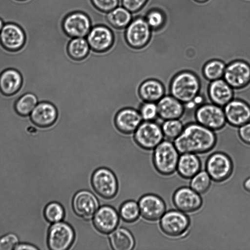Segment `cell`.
Segmentation results:
<instances>
[{
	"mask_svg": "<svg viewBox=\"0 0 250 250\" xmlns=\"http://www.w3.org/2000/svg\"><path fill=\"white\" fill-rule=\"evenodd\" d=\"M223 78L234 90L247 88L250 85V63L242 59L229 62Z\"/></svg>",
	"mask_w": 250,
	"mask_h": 250,
	"instance_id": "cell-6",
	"label": "cell"
},
{
	"mask_svg": "<svg viewBox=\"0 0 250 250\" xmlns=\"http://www.w3.org/2000/svg\"><path fill=\"white\" fill-rule=\"evenodd\" d=\"M179 152L173 142L163 140L155 148L153 162L157 171L162 175L172 174L177 169Z\"/></svg>",
	"mask_w": 250,
	"mask_h": 250,
	"instance_id": "cell-3",
	"label": "cell"
},
{
	"mask_svg": "<svg viewBox=\"0 0 250 250\" xmlns=\"http://www.w3.org/2000/svg\"><path fill=\"white\" fill-rule=\"evenodd\" d=\"M18 235L10 232L0 236V250H15L20 242Z\"/></svg>",
	"mask_w": 250,
	"mask_h": 250,
	"instance_id": "cell-38",
	"label": "cell"
},
{
	"mask_svg": "<svg viewBox=\"0 0 250 250\" xmlns=\"http://www.w3.org/2000/svg\"><path fill=\"white\" fill-rule=\"evenodd\" d=\"M140 213L138 204L132 200L124 202L120 208V215L121 218L127 222H133L136 221Z\"/></svg>",
	"mask_w": 250,
	"mask_h": 250,
	"instance_id": "cell-35",
	"label": "cell"
},
{
	"mask_svg": "<svg viewBox=\"0 0 250 250\" xmlns=\"http://www.w3.org/2000/svg\"><path fill=\"white\" fill-rule=\"evenodd\" d=\"M211 180L207 171H200L191 178L190 188L199 194L205 193L210 186Z\"/></svg>",
	"mask_w": 250,
	"mask_h": 250,
	"instance_id": "cell-34",
	"label": "cell"
},
{
	"mask_svg": "<svg viewBox=\"0 0 250 250\" xmlns=\"http://www.w3.org/2000/svg\"><path fill=\"white\" fill-rule=\"evenodd\" d=\"M227 123L234 127L250 122V104L246 100L234 98L223 107Z\"/></svg>",
	"mask_w": 250,
	"mask_h": 250,
	"instance_id": "cell-13",
	"label": "cell"
},
{
	"mask_svg": "<svg viewBox=\"0 0 250 250\" xmlns=\"http://www.w3.org/2000/svg\"><path fill=\"white\" fill-rule=\"evenodd\" d=\"M207 93L210 102L223 107L234 98V89L223 78L209 82Z\"/></svg>",
	"mask_w": 250,
	"mask_h": 250,
	"instance_id": "cell-21",
	"label": "cell"
},
{
	"mask_svg": "<svg viewBox=\"0 0 250 250\" xmlns=\"http://www.w3.org/2000/svg\"><path fill=\"white\" fill-rule=\"evenodd\" d=\"M38 103L36 96L32 93H27L22 95L16 101L15 105L17 112L22 116L30 115Z\"/></svg>",
	"mask_w": 250,
	"mask_h": 250,
	"instance_id": "cell-31",
	"label": "cell"
},
{
	"mask_svg": "<svg viewBox=\"0 0 250 250\" xmlns=\"http://www.w3.org/2000/svg\"><path fill=\"white\" fill-rule=\"evenodd\" d=\"M159 118L166 120L181 119L185 112V105L171 95H165L157 103Z\"/></svg>",
	"mask_w": 250,
	"mask_h": 250,
	"instance_id": "cell-23",
	"label": "cell"
},
{
	"mask_svg": "<svg viewBox=\"0 0 250 250\" xmlns=\"http://www.w3.org/2000/svg\"><path fill=\"white\" fill-rule=\"evenodd\" d=\"M201 167V161L196 154L186 153L179 157L177 170L181 177L189 179L200 171Z\"/></svg>",
	"mask_w": 250,
	"mask_h": 250,
	"instance_id": "cell-26",
	"label": "cell"
},
{
	"mask_svg": "<svg viewBox=\"0 0 250 250\" xmlns=\"http://www.w3.org/2000/svg\"><path fill=\"white\" fill-rule=\"evenodd\" d=\"M148 0H121L123 7L129 11L132 14L139 12Z\"/></svg>",
	"mask_w": 250,
	"mask_h": 250,
	"instance_id": "cell-40",
	"label": "cell"
},
{
	"mask_svg": "<svg viewBox=\"0 0 250 250\" xmlns=\"http://www.w3.org/2000/svg\"><path fill=\"white\" fill-rule=\"evenodd\" d=\"M206 167L211 180L216 182H222L229 179L232 174L233 164L228 155L217 152L209 156L207 161Z\"/></svg>",
	"mask_w": 250,
	"mask_h": 250,
	"instance_id": "cell-11",
	"label": "cell"
},
{
	"mask_svg": "<svg viewBox=\"0 0 250 250\" xmlns=\"http://www.w3.org/2000/svg\"><path fill=\"white\" fill-rule=\"evenodd\" d=\"M143 121L139 110L131 107L119 110L114 119L117 129L126 134L134 133Z\"/></svg>",
	"mask_w": 250,
	"mask_h": 250,
	"instance_id": "cell-22",
	"label": "cell"
},
{
	"mask_svg": "<svg viewBox=\"0 0 250 250\" xmlns=\"http://www.w3.org/2000/svg\"><path fill=\"white\" fill-rule=\"evenodd\" d=\"M91 21L88 16L81 11L69 14L64 19L62 28L70 38H84L92 28Z\"/></svg>",
	"mask_w": 250,
	"mask_h": 250,
	"instance_id": "cell-12",
	"label": "cell"
},
{
	"mask_svg": "<svg viewBox=\"0 0 250 250\" xmlns=\"http://www.w3.org/2000/svg\"><path fill=\"white\" fill-rule=\"evenodd\" d=\"M175 207L185 213H191L199 209L203 201L200 194L191 188L184 187L177 189L173 196Z\"/></svg>",
	"mask_w": 250,
	"mask_h": 250,
	"instance_id": "cell-16",
	"label": "cell"
},
{
	"mask_svg": "<svg viewBox=\"0 0 250 250\" xmlns=\"http://www.w3.org/2000/svg\"><path fill=\"white\" fill-rule=\"evenodd\" d=\"M227 63L219 59L208 60L202 68V76L208 82L223 78Z\"/></svg>",
	"mask_w": 250,
	"mask_h": 250,
	"instance_id": "cell-29",
	"label": "cell"
},
{
	"mask_svg": "<svg viewBox=\"0 0 250 250\" xmlns=\"http://www.w3.org/2000/svg\"><path fill=\"white\" fill-rule=\"evenodd\" d=\"M26 40L23 29L14 22L4 23L0 32V42L10 51H16L22 48Z\"/></svg>",
	"mask_w": 250,
	"mask_h": 250,
	"instance_id": "cell-17",
	"label": "cell"
},
{
	"mask_svg": "<svg viewBox=\"0 0 250 250\" xmlns=\"http://www.w3.org/2000/svg\"><path fill=\"white\" fill-rule=\"evenodd\" d=\"M134 133L137 145L146 150L154 149L164 138L161 125L155 121H143Z\"/></svg>",
	"mask_w": 250,
	"mask_h": 250,
	"instance_id": "cell-8",
	"label": "cell"
},
{
	"mask_svg": "<svg viewBox=\"0 0 250 250\" xmlns=\"http://www.w3.org/2000/svg\"><path fill=\"white\" fill-rule=\"evenodd\" d=\"M145 18L152 30L161 29L166 22V16L164 13L157 8L149 10Z\"/></svg>",
	"mask_w": 250,
	"mask_h": 250,
	"instance_id": "cell-36",
	"label": "cell"
},
{
	"mask_svg": "<svg viewBox=\"0 0 250 250\" xmlns=\"http://www.w3.org/2000/svg\"><path fill=\"white\" fill-rule=\"evenodd\" d=\"M21 0L22 1V0Z\"/></svg>",
	"mask_w": 250,
	"mask_h": 250,
	"instance_id": "cell-46",
	"label": "cell"
},
{
	"mask_svg": "<svg viewBox=\"0 0 250 250\" xmlns=\"http://www.w3.org/2000/svg\"><path fill=\"white\" fill-rule=\"evenodd\" d=\"M75 214L85 220L91 219L99 208V202L91 191L82 190L77 192L72 200Z\"/></svg>",
	"mask_w": 250,
	"mask_h": 250,
	"instance_id": "cell-15",
	"label": "cell"
},
{
	"mask_svg": "<svg viewBox=\"0 0 250 250\" xmlns=\"http://www.w3.org/2000/svg\"><path fill=\"white\" fill-rule=\"evenodd\" d=\"M217 143L215 131L196 122L185 125L173 143L179 153L202 154L211 151Z\"/></svg>",
	"mask_w": 250,
	"mask_h": 250,
	"instance_id": "cell-1",
	"label": "cell"
},
{
	"mask_svg": "<svg viewBox=\"0 0 250 250\" xmlns=\"http://www.w3.org/2000/svg\"><path fill=\"white\" fill-rule=\"evenodd\" d=\"M4 22L0 18V32L4 24Z\"/></svg>",
	"mask_w": 250,
	"mask_h": 250,
	"instance_id": "cell-44",
	"label": "cell"
},
{
	"mask_svg": "<svg viewBox=\"0 0 250 250\" xmlns=\"http://www.w3.org/2000/svg\"><path fill=\"white\" fill-rule=\"evenodd\" d=\"M166 93V88L160 80L151 78L144 81L140 85L138 94L144 102L157 103Z\"/></svg>",
	"mask_w": 250,
	"mask_h": 250,
	"instance_id": "cell-24",
	"label": "cell"
},
{
	"mask_svg": "<svg viewBox=\"0 0 250 250\" xmlns=\"http://www.w3.org/2000/svg\"><path fill=\"white\" fill-rule=\"evenodd\" d=\"M194 116L196 122L215 131L227 123L223 107L211 102L199 105Z\"/></svg>",
	"mask_w": 250,
	"mask_h": 250,
	"instance_id": "cell-4",
	"label": "cell"
},
{
	"mask_svg": "<svg viewBox=\"0 0 250 250\" xmlns=\"http://www.w3.org/2000/svg\"><path fill=\"white\" fill-rule=\"evenodd\" d=\"M138 205L141 214L148 221L158 220L166 212V206L164 201L155 194L144 195L139 200Z\"/></svg>",
	"mask_w": 250,
	"mask_h": 250,
	"instance_id": "cell-18",
	"label": "cell"
},
{
	"mask_svg": "<svg viewBox=\"0 0 250 250\" xmlns=\"http://www.w3.org/2000/svg\"><path fill=\"white\" fill-rule=\"evenodd\" d=\"M201 82L193 71L182 70L174 75L169 83V93L184 104L194 102L199 95Z\"/></svg>",
	"mask_w": 250,
	"mask_h": 250,
	"instance_id": "cell-2",
	"label": "cell"
},
{
	"mask_svg": "<svg viewBox=\"0 0 250 250\" xmlns=\"http://www.w3.org/2000/svg\"><path fill=\"white\" fill-rule=\"evenodd\" d=\"M43 215L49 223H55L63 219L64 216V210L59 203L55 201L50 202L44 208Z\"/></svg>",
	"mask_w": 250,
	"mask_h": 250,
	"instance_id": "cell-33",
	"label": "cell"
},
{
	"mask_svg": "<svg viewBox=\"0 0 250 250\" xmlns=\"http://www.w3.org/2000/svg\"><path fill=\"white\" fill-rule=\"evenodd\" d=\"M75 233L68 224L60 221L49 227L47 243L48 249L51 250H66L73 244Z\"/></svg>",
	"mask_w": 250,
	"mask_h": 250,
	"instance_id": "cell-7",
	"label": "cell"
},
{
	"mask_svg": "<svg viewBox=\"0 0 250 250\" xmlns=\"http://www.w3.org/2000/svg\"><path fill=\"white\" fill-rule=\"evenodd\" d=\"M90 46L87 40L84 38H72L68 42L66 50L72 60L80 61L85 59L89 53Z\"/></svg>",
	"mask_w": 250,
	"mask_h": 250,
	"instance_id": "cell-30",
	"label": "cell"
},
{
	"mask_svg": "<svg viewBox=\"0 0 250 250\" xmlns=\"http://www.w3.org/2000/svg\"><path fill=\"white\" fill-rule=\"evenodd\" d=\"M32 122L41 127L53 125L57 122L59 112L52 103L43 101L38 103L30 114Z\"/></svg>",
	"mask_w": 250,
	"mask_h": 250,
	"instance_id": "cell-20",
	"label": "cell"
},
{
	"mask_svg": "<svg viewBox=\"0 0 250 250\" xmlns=\"http://www.w3.org/2000/svg\"><path fill=\"white\" fill-rule=\"evenodd\" d=\"M195 1L198 3H204L208 1V0H194Z\"/></svg>",
	"mask_w": 250,
	"mask_h": 250,
	"instance_id": "cell-45",
	"label": "cell"
},
{
	"mask_svg": "<svg viewBox=\"0 0 250 250\" xmlns=\"http://www.w3.org/2000/svg\"><path fill=\"white\" fill-rule=\"evenodd\" d=\"M152 29L145 18L138 17L132 19L125 30L126 43L134 49H141L149 43Z\"/></svg>",
	"mask_w": 250,
	"mask_h": 250,
	"instance_id": "cell-5",
	"label": "cell"
},
{
	"mask_svg": "<svg viewBox=\"0 0 250 250\" xmlns=\"http://www.w3.org/2000/svg\"><path fill=\"white\" fill-rule=\"evenodd\" d=\"M107 25L117 28H125L132 20V13L122 6H117L110 12L106 13L105 16ZM106 25V26H107Z\"/></svg>",
	"mask_w": 250,
	"mask_h": 250,
	"instance_id": "cell-28",
	"label": "cell"
},
{
	"mask_svg": "<svg viewBox=\"0 0 250 250\" xmlns=\"http://www.w3.org/2000/svg\"><path fill=\"white\" fill-rule=\"evenodd\" d=\"M190 226V220L185 212L170 210L162 216L160 227L162 231L170 237H179L185 234Z\"/></svg>",
	"mask_w": 250,
	"mask_h": 250,
	"instance_id": "cell-9",
	"label": "cell"
},
{
	"mask_svg": "<svg viewBox=\"0 0 250 250\" xmlns=\"http://www.w3.org/2000/svg\"><path fill=\"white\" fill-rule=\"evenodd\" d=\"M15 250H39V249L30 243L20 242Z\"/></svg>",
	"mask_w": 250,
	"mask_h": 250,
	"instance_id": "cell-42",
	"label": "cell"
},
{
	"mask_svg": "<svg viewBox=\"0 0 250 250\" xmlns=\"http://www.w3.org/2000/svg\"><path fill=\"white\" fill-rule=\"evenodd\" d=\"M119 215L109 206H103L98 209L93 216V222L96 229L102 233L108 234L118 225Z\"/></svg>",
	"mask_w": 250,
	"mask_h": 250,
	"instance_id": "cell-19",
	"label": "cell"
},
{
	"mask_svg": "<svg viewBox=\"0 0 250 250\" xmlns=\"http://www.w3.org/2000/svg\"><path fill=\"white\" fill-rule=\"evenodd\" d=\"M22 83L21 75L15 69H5L0 75V90L6 96L16 93L21 88Z\"/></svg>",
	"mask_w": 250,
	"mask_h": 250,
	"instance_id": "cell-25",
	"label": "cell"
},
{
	"mask_svg": "<svg viewBox=\"0 0 250 250\" xmlns=\"http://www.w3.org/2000/svg\"><path fill=\"white\" fill-rule=\"evenodd\" d=\"M92 4L98 10L108 13L119 5V0H91Z\"/></svg>",
	"mask_w": 250,
	"mask_h": 250,
	"instance_id": "cell-39",
	"label": "cell"
},
{
	"mask_svg": "<svg viewBox=\"0 0 250 250\" xmlns=\"http://www.w3.org/2000/svg\"><path fill=\"white\" fill-rule=\"evenodd\" d=\"M185 125L180 119L163 121L161 125L162 130L166 139L174 141L183 131Z\"/></svg>",
	"mask_w": 250,
	"mask_h": 250,
	"instance_id": "cell-32",
	"label": "cell"
},
{
	"mask_svg": "<svg viewBox=\"0 0 250 250\" xmlns=\"http://www.w3.org/2000/svg\"><path fill=\"white\" fill-rule=\"evenodd\" d=\"M86 40L93 51L103 53L110 50L114 44V35L111 29L104 25H97L91 29Z\"/></svg>",
	"mask_w": 250,
	"mask_h": 250,
	"instance_id": "cell-14",
	"label": "cell"
},
{
	"mask_svg": "<svg viewBox=\"0 0 250 250\" xmlns=\"http://www.w3.org/2000/svg\"><path fill=\"white\" fill-rule=\"evenodd\" d=\"M91 184L95 191L105 199L113 198L118 191V182L113 172L108 168L96 170L91 177Z\"/></svg>",
	"mask_w": 250,
	"mask_h": 250,
	"instance_id": "cell-10",
	"label": "cell"
},
{
	"mask_svg": "<svg viewBox=\"0 0 250 250\" xmlns=\"http://www.w3.org/2000/svg\"><path fill=\"white\" fill-rule=\"evenodd\" d=\"M237 133L244 143L250 145V122L238 127Z\"/></svg>",
	"mask_w": 250,
	"mask_h": 250,
	"instance_id": "cell-41",
	"label": "cell"
},
{
	"mask_svg": "<svg viewBox=\"0 0 250 250\" xmlns=\"http://www.w3.org/2000/svg\"><path fill=\"white\" fill-rule=\"evenodd\" d=\"M245 189L250 192V177L248 178L244 183Z\"/></svg>",
	"mask_w": 250,
	"mask_h": 250,
	"instance_id": "cell-43",
	"label": "cell"
},
{
	"mask_svg": "<svg viewBox=\"0 0 250 250\" xmlns=\"http://www.w3.org/2000/svg\"><path fill=\"white\" fill-rule=\"evenodd\" d=\"M111 247L114 250H131L135 245L134 237L127 229H116L109 235Z\"/></svg>",
	"mask_w": 250,
	"mask_h": 250,
	"instance_id": "cell-27",
	"label": "cell"
},
{
	"mask_svg": "<svg viewBox=\"0 0 250 250\" xmlns=\"http://www.w3.org/2000/svg\"><path fill=\"white\" fill-rule=\"evenodd\" d=\"M139 111L144 121H155L159 118L157 103L144 102L140 105Z\"/></svg>",
	"mask_w": 250,
	"mask_h": 250,
	"instance_id": "cell-37",
	"label": "cell"
}]
</instances>
